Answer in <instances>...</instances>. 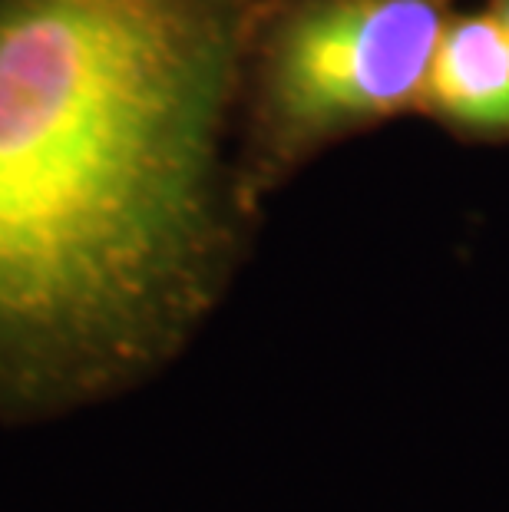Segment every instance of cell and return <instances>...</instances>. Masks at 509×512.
<instances>
[{"instance_id":"4","label":"cell","mask_w":509,"mask_h":512,"mask_svg":"<svg viewBox=\"0 0 509 512\" xmlns=\"http://www.w3.org/2000/svg\"><path fill=\"white\" fill-rule=\"evenodd\" d=\"M500 24L506 27V34H509V0L503 4V14H500Z\"/></svg>"},{"instance_id":"1","label":"cell","mask_w":509,"mask_h":512,"mask_svg":"<svg viewBox=\"0 0 509 512\" xmlns=\"http://www.w3.org/2000/svg\"><path fill=\"white\" fill-rule=\"evenodd\" d=\"M262 0H0V423L129 387L235 245L222 139Z\"/></svg>"},{"instance_id":"3","label":"cell","mask_w":509,"mask_h":512,"mask_svg":"<svg viewBox=\"0 0 509 512\" xmlns=\"http://www.w3.org/2000/svg\"><path fill=\"white\" fill-rule=\"evenodd\" d=\"M430 96L453 119L480 129H509V34L496 17H467L443 27L433 53Z\"/></svg>"},{"instance_id":"2","label":"cell","mask_w":509,"mask_h":512,"mask_svg":"<svg viewBox=\"0 0 509 512\" xmlns=\"http://www.w3.org/2000/svg\"><path fill=\"white\" fill-rule=\"evenodd\" d=\"M440 37L437 0H314L288 14L262 63L265 143L291 146L407 106L427 86Z\"/></svg>"}]
</instances>
